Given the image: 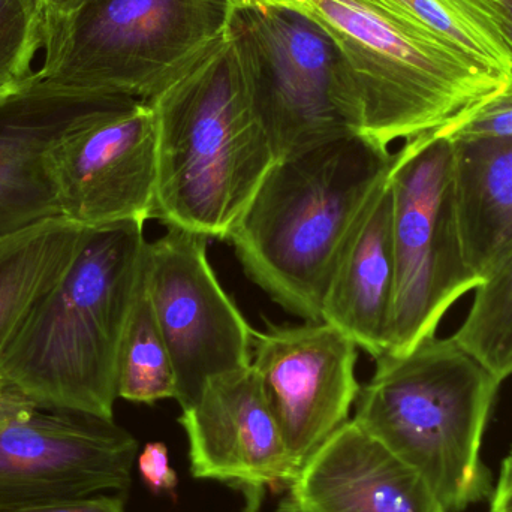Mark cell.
<instances>
[{
	"label": "cell",
	"instance_id": "cell-1",
	"mask_svg": "<svg viewBox=\"0 0 512 512\" xmlns=\"http://www.w3.org/2000/svg\"><path fill=\"white\" fill-rule=\"evenodd\" d=\"M149 104L156 123L152 219L228 240L276 162L231 23Z\"/></svg>",
	"mask_w": 512,
	"mask_h": 512
},
{
	"label": "cell",
	"instance_id": "cell-2",
	"mask_svg": "<svg viewBox=\"0 0 512 512\" xmlns=\"http://www.w3.org/2000/svg\"><path fill=\"white\" fill-rule=\"evenodd\" d=\"M143 222L90 228L0 360L36 408L114 420L117 357L146 249Z\"/></svg>",
	"mask_w": 512,
	"mask_h": 512
},
{
	"label": "cell",
	"instance_id": "cell-3",
	"mask_svg": "<svg viewBox=\"0 0 512 512\" xmlns=\"http://www.w3.org/2000/svg\"><path fill=\"white\" fill-rule=\"evenodd\" d=\"M393 161L352 134L274 162L228 237L252 282L304 321H322L337 255Z\"/></svg>",
	"mask_w": 512,
	"mask_h": 512
},
{
	"label": "cell",
	"instance_id": "cell-4",
	"mask_svg": "<svg viewBox=\"0 0 512 512\" xmlns=\"http://www.w3.org/2000/svg\"><path fill=\"white\" fill-rule=\"evenodd\" d=\"M256 2L297 9L330 36L351 84L355 132L384 149L450 131L510 83L378 0Z\"/></svg>",
	"mask_w": 512,
	"mask_h": 512
},
{
	"label": "cell",
	"instance_id": "cell-5",
	"mask_svg": "<svg viewBox=\"0 0 512 512\" xmlns=\"http://www.w3.org/2000/svg\"><path fill=\"white\" fill-rule=\"evenodd\" d=\"M375 361L354 420L412 466L445 511L490 498L495 486L481 445L501 382L453 336Z\"/></svg>",
	"mask_w": 512,
	"mask_h": 512
},
{
	"label": "cell",
	"instance_id": "cell-6",
	"mask_svg": "<svg viewBox=\"0 0 512 512\" xmlns=\"http://www.w3.org/2000/svg\"><path fill=\"white\" fill-rule=\"evenodd\" d=\"M231 0H84L45 17L48 83L149 102L230 29Z\"/></svg>",
	"mask_w": 512,
	"mask_h": 512
},
{
	"label": "cell",
	"instance_id": "cell-7",
	"mask_svg": "<svg viewBox=\"0 0 512 512\" xmlns=\"http://www.w3.org/2000/svg\"><path fill=\"white\" fill-rule=\"evenodd\" d=\"M388 182L396 279L385 354L406 355L435 337L450 307L483 280L463 252L445 131L406 141Z\"/></svg>",
	"mask_w": 512,
	"mask_h": 512
},
{
	"label": "cell",
	"instance_id": "cell-8",
	"mask_svg": "<svg viewBox=\"0 0 512 512\" xmlns=\"http://www.w3.org/2000/svg\"><path fill=\"white\" fill-rule=\"evenodd\" d=\"M233 6L231 29L276 161L357 134L351 84L330 36L288 6Z\"/></svg>",
	"mask_w": 512,
	"mask_h": 512
},
{
	"label": "cell",
	"instance_id": "cell-9",
	"mask_svg": "<svg viewBox=\"0 0 512 512\" xmlns=\"http://www.w3.org/2000/svg\"><path fill=\"white\" fill-rule=\"evenodd\" d=\"M209 240L168 227L144 249V283L170 351L182 409L210 379L252 364L255 331L213 273Z\"/></svg>",
	"mask_w": 512,
	"mask_h": 512
},
{
	"label": "cell",
	"instance_id": "cell-10",
	"mask_svg": "<svg viewBox=\"0 0 512 512\" xmlns=\"http://www.w3.org/2000/svg\"><path fill=\"white\" fill-rule=\"evenodd\" d=\"M62 218L101 228L152 219L156 123L149 102L114 99L69 129L48 153Z\"/></svg>",
	"mask_w": 512,
	"mask_h": 512
},
{
	"label": "cell",
	"instance_id": "cell-11",
	"mask_svg": "<svg viewBox=\"0 0 512 512\" xmlns=\"http://www.w3.org/2000/svg\"><path fill=\"white\" fill-rule=\"evenodd\" d=\"M137 457L114 420L33 409L0 429V512L128 490Z\"/></svg>",
	"mask_w": 512,
	"mask_h": 512
},
{
	"label": "cell",
	"instance_id": "cell-12",
	"mask_svg": "<svg viewBox=\"0 0 512 512\" xmlns=\"http://www.w3.org/2000/svg\"><path fill=\"white\" fill-rule=\"evenodd\" d=\"M357 361L354 340L328 322L255 331L251 366L298 474L349 421L361 388Z\"/></svg>",
	"mask_w": 512,
	"mask_h": 512
},
{
	"label": "cell",
	"instance_id": "cell-13",
	"mask_svg": "<svg viewBox=\"0 0 512 512\" xmlns=\"http://www.w3.org/2000/svg\"><path fill=\"white\" fill-rule=\"evenodd\" d=\"M192 477L239 490L258 512L267 490L285 492L298 471L252 366L216 376L182 409Z\"/></svg>",
	"mask_w": 512,
	"mask_h": 512
},
{
	"label": "cell",
	"instance_id": "cell-14",
	"mask_svg": "<svg viewBox=\"0 0 512 512\" xmlns=\"http://www.w3.org/2000/svg\"><path fill=\"white\" fill-rule=\"evenodd\" d=\"M114 99L48 83L36 72L0 98V240L62 218L48 153Z\"/></svg>",
	"mask_w": 512,
	"mask_h": 512
},
{
	"label": "cell",
	"instance_id": "cell-15",
	"mask_svg": "<svg viewBox=\"0 0 512 512\" xmlns=\"http://www.w3.org/2000/svg\"><path fill=\"white\" fill-rule=\"evenodd\" d=\"M277 512H447L423 477L346 421L283 492Z\"/></svg>",
	"mask_w": 512,
	"mask_h": 512
},
{
	"label": "cell",
	"instance_id": "cell-16",
	"mask_svg": "<svg viewBox=\"0 0 512 512\" xmlns=\"http://www.w3.org/2000/svg\"><path fill=\"white\" fill-rule=\"evenodd\" d=\"M394 279L393 197L387 179L337 255L322 300V321L376 360L387 351Z\"/></svg>",
	"mask_w": 512,
	"mask_h": 512
},
{
	"label": "cell",
	"instance_id": "cell-17",
	"mask_svg": "<svg viewBox=\"0 0 512 512\" xmlns=\"http://www.w3.org/2000/svg\"><path fill=\"white\" fill-rule=\"evenodd\" d=\"M450 140L463 252L484 283L512 249V137Z\"/></svg>",
	"mask_w": 512,
	"mask_h": 512
},
{
	"label": "cell",
	"instance_id": "cell-18",
	"mask_svg": "<svg viewBox=\"0 0 512 512\" xmlns=\"http://www.w3.org/2000/svg\"><path fill=\"white\" fill-rule=\"evenodd\" d=\"M86 228L53 219L0 240V360L36 304L63 276Z\"/></svg>",
	"mask_w": 512,
	"mask_h": 512
},
{
	"label": "cell",
	"instance_id": "cell-19",
	"mask_svg": "<svg viewBox=\"0 0 512 512\" xmlns=\"http://www.w3.org/2000/svg\"><path fill=\"white\" fill-rule=\"evenodd\" d=\"M480 65L512 78V26L501 0H378Z\"/></svg>",
	"mask_w": 512,
	"mask_h": 512
},
{
	"label": "cell",
	"instance_id": "cell-20",
	"mask_svg": "<svg viewBox=\"0 0 512 512\" xmlns=\"http://www.w3.org/2000/svg\"><path fill=\"white\" fill-rule=\"evenodd\" d=\"M116 384L117 397L132 403L153 405L177 396L173 361L147 294L143 270L120 340Z\"/></svg>",
	"mask_w": 512,
	"mask_h": 512
},
{
	"label": "cell",
	"instance_id": "cell-21",
	"mask_svg": "<svg viewBox=\"0 0 512 512\" xmlns=\"http://www.w3.org/2000/svg\"><path fill=\"white\" fill-rule=\"evenodd\" d=\"M475 291L468 316L453 337L502 384L512 376V249Z\"/></svg>",
	"mask_w": 512,
	"mask_h": 512
},
{
	"label": "cell",
	"instance_id": "cell-22",
	"mask_svg": "<svg viewBox=\"0 0 512 512\" xmlns=\"http://www.w3.org/2000/svg\"><path fill=\"white\" fill-rule=\"evenodd\" d=\"M44 33L41 0H0V98L36 74L32 63Z\"/></svg>",
	"mask_w": 512,
	"mask_h": 512
},
{
	"label": "cell",
	"instance_id": "cell-23",
	"mask_svg": "<svg viewBox=\"0 0 512 512\" xmlns=\"http://www.w3.org/2000/svg\"><path fill=\"white\" fill-rule=\"evenodd\" d=\"M445 134L451 138L512 137V78L498 95Z\"/></svg>",
	"mask_w": 512,
	"mask_h": 512
},
{
	"label": "cell",
	"instance_id": "cell-24",
	"mask_svg": "<svg viewBox=\"0 0 512 512\" xmlns=\"http://www.w3.org/2000/svg\"><path fill=\"white\" fill-rule=\"evenodd\" d=\"M138 474L150 492L161 495L176 490L179 477L171 468L168 448L162 442H150L137 457Z\"/></svg>",
	"mask_w": 512,
	"mask_h": 512
},
{
	"label": "cell",
	"instance_id": "cell-25",
	"mask_svg": "<svg viewBox=\"0 0 512 512\" xmlns=\"http://www.w3.org/2000/svg\"><path fill=\"white\" fill-rule=\"evenodd\" d=\"M8 512H126L122 499L116 496H86V498L66 499L54 504L21 508Z\"/></svg>",
	"mask_w": 512,
	"mask_h": 512
},
{
	"label": "cell",
	"instance_id": "cell-26",
	"mask_svg": "<svg viewBox=\"0 0 512 512\" xmlns=\"http://www.w3.org/2000/svg\"><path fill=\"white\" fill-rule=\"evenodd\" d=\"M36 406L11 385L0 381V429L29 414Z\"/></svg>",
	"mask_w": 512,
	"mask_h": 512
},
{
	"label": "cell",
	"instance_id": "cell-27",
	"mask_svg": "<svg viewBox=\"0 0 512 512\" xmlns=\"http://www.w3.org/2000/svg\"><path fill=\"white\" fill-rule=\"evenodd\" d=\"M490 512H512V450L502 462L498 483L490 496Z\"/></svg>",
	"mask_w": 512,
	"mask_h": 512
},
{
	"label": "cell",
	"instance_id": "cell-28",
	"mask_svg": "<svg viewBox=\"0 0 512 512\" xmlns=\"http://www.w3.org/2000/svg\"><path fill=\"white\" fill-rule=\"evenodd\" d=\"M45 9V17L60 18L71 14L84 0H41Z\"/></svg>",
	"mask_w": 512,
	"mask_h": 512
},
{
	"label": "cell",
	"instance_id": "cell-29",
	"mask_svg": "<svg viewBox=\"0 0 512 512\" xmlns=\"http://www.w3.org/2000/svg\"><path fill=\"white\" fill-rule=\"evenodd\" d=\"M504 3L505 9H507L508 15H510L511 26H512V0H501Z\"/></svg>",
	"mask_w": 512,
	"mask_h": 512
}]
</instances>
